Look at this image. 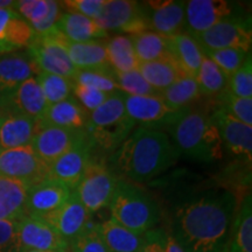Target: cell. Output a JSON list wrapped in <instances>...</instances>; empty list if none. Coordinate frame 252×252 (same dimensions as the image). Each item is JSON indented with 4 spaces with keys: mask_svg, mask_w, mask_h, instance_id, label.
Here are the masks:
<instances>
[{
    "mask_svg": "<svg viewBox=\"0 0 252 252\" xmlns=\"http://www.w3.org/2000/svg\"><path fill=\"white\" fill-rule=\"evenodd\" d=\"M236 213L234 193L206 191L176 209L172 236L185 252H222L228 249Z\"/></svg>",
    "mask_w": 252,
    "mask_h": 252,
    "instance_id": "obj_1",
    "label": "cell"
},
{
    "mask_svg": "<svg viewBox=\"0 0 252 252\" xmlns=\"http://www.w3.org/2000/svg\"><path fill=\"white\" fill-rule=\"evenodd\" d=\"M179 156L165 132L137 127L115 150L111 165L124 180L146 182L171 168Z\"/></svg>",
    "mask_w": 252,
    "mask_h": 252,
    "instance_id": "obj_2",
    "label": "cell"
},
{
    "mask_svg": "<svg viewBox=\"0 0 252 252\" xmlns=\"http://www.w3.org/2000/svg\"><path fill=\"white\" fill-rule=\"evenodd\" d=\"M172 141L188 159L198 162H213L222 158L223 144L219 130L210 116L188 108L167 127Z\"/></svg>",
    "mask_w": 252,
    "mask_h": 252,
    "instance_id": "obj_3",
    "label": "cell"
},
{
    "mask_svg": "<svg viewBox=\"0 0 252 252\" xmlns=\"http://www.w3.org/2000/svg\"><path fill=\"white\" fill-rule=\"evenodd\" d=\"M113 220L135 234L153 230L160 220V210L147 193L124 179H119L109 206Z\"/></svg>",
    "mask_w": 252,
    "mask_h": 252,
    "instance_id": "obj_4",
    "label": "cell"
},
{
    "mask_svg": "<svg viewBox=\"0 0 252 252\" xmlns=\"http://www.w3.org/2000/svg\"><path fill=\"white\" fill-rule=\"evenodd\" d=\"M134 126L126 112L124 94L116 91L98 109L89 113L84 131L94 145L104 150H116L134 130Z\"/></svg>",
    "mask_w": 252,
    "mask_h": 252,
    "instance_id": "obj_5",
    "label": "cell"
},
{
    "mask_svg": "<svg viewBox=\"0 0 252 252\" xmlns=\"http://www.w3.org/2000/svg\"><path fill=\"white\" fill-rule=\"evenodd\" d=\"M117 181L118 178L108 166L98 161H90L74 189V194L87 212L93 215L104 208H109Z\"/></svg>",
    "mask_w": 252,
    "mask_h": 252,
    "instance_id": "obj_6",
    "label": "cell"
},
{
    "mask_svg": "<svg viewBox=\"0 0 252 252\" xmlns=\"http://www.w3.org/2000/svg\"><path fill=\"white\" fill-rule=\"evenodd\" d=\"M0 176L31 186L49 178V166L31 146L2 150L0 152Z\"/></svg>",
    "mask_w": 252,
    "mask_h": 252,
    "instance_id": "obj_7",
    "label": "cell"
},
{
    "mask_svg": "<svg viewBox=\"0 0 252 252\" xmlns=\"http://www.w3.org/2000/svg\"><path fill=\"white\" fill-rule=\"evenodd\" d=\"M204 49H238L251 53L250 18H232L215 25L203 33L191 35Z\"/></svg>",
    "mask_w": 252,
    "mask_h": 252,
    "instance_id": "obj_8",
    "label": "cell"
},
{
    "mask_svg": "<svg viewBox=\"0 0 252 252\" xmlns=\"http://www.w3.org/2000/svg\"><path fill=\"white\" fill-rule=\"evenodd\" d=\"M27 48V53L40 71L59 75L69 80H72L77 72L63 46L62 35L58 31L49 35H35Z\"/></svg>",
    "mask_w": 252,
    "mask_h": 252,
    "instance_id": "obj_9",
    "label": "cell"
},
{
    "mask_svg": "<svg viewBox=\"0 0 252 252\" xmlns=\"http://www.w3.org/2000/svg\"><path fill=\"white\" fill-rule=\"evenodd\" d=\"M97 23L106 33L123 32L132 35L150 30L146 5L132 0H106Z\"/></svg>",
    "mask_w": 252,
    "mask_h": 252,
    "instance_id": "obj_10",
    "label": "cell"
},
{
    "mask_svg": "<svg viewBox=\"0 0 252 252\" xmlns=\"http://www.w3.org/2000/svg\"><path fill=\"white\" fill-rule=\"evenodd\" d=\"M124 104L128 117L140 127L152 128L165 126L167 128L186 109L176 110L169 106L160 94L156 96H127L124 94Z\"/></svg>",
    "mask_w": 252,
    "mask_h": 252,
    "instance_id": "obj_11",
    "label": "cell"
},
{
    "mask_svg": "<svg viewBox=\"0 0 252 252\" xmlns=\"http://www.w3.org/2000/svg\"><path fill=\"white\" fill-rule=\"evenodd\" d=\"M18 244L21 251L69 252V244L42 219L24 216L18 220Z\"/></svg>",
    "mask_w": 252,
    "mask_h": 252,
    "instance_id": "obj_12",
    "label": "cell"
},
{
    "mask_svg": "<svg viewBox=\"0 0 252 252\" xmlns=\"http://www.w3.org/2000/svg\"><path fill=\"white\" fill-rule=\"evenodd\" d=\"M241 17L235 6L225 0H190L186 1V33H203L228 19Z\"/></svg>",
    "mask_w": 252,
    "mask_h": 252,
    "instance_id": "obj_13",
    "label": "cell"
},
{
    "mask_svg": "<svg viewBox=\"0 0 252 252\" xmlns=\"http://www.w3.org/2000/svg\"><path fill=\"white\" fill-rule=\"evenodd\" d=\"M87 137L86 131H75L48 125H37L31 146L43 162L50 166L55 160Z\"/></svg>",
    "mask_w": 252,
    "mask_h": 252,
    "instance_id": "obj_14",
    "label": "cell"
},
{
    "mask_svg": "<svg viewBox=\"0 0 252 252\" xmlns=\"http://www.w3.org/2000/svg\"><path fill=\"white\" fill-rule=\"evenodd\" d=\"M94 146L93 140L87 134L84 139L49 166V178L60 181L74 191L91 161V149Z\"/></svg>",
    "mask_w": 252,
    "mask_h": 252,
    "instance_id": "obj_15",
    "label": "cell"
},
{
    "mask_svg": "<svg viewBox=\"0 0 252 252\" xmlns=\"http://www.w3.org/2000/svg\"><path fill=\"white\" fill-rule=\"evenodd\" d=\"M71 193L67 186L52 178L31 186L27 190L25 216L42 219L67 202Z\"/></svg>",
    "mask_w": 252,
    "mask_h": 252,
    "instance_id": "obj_16",
    "label": "cell"
},
{
    "mask_svg": "<svg viewBox=\"0 0 252 252\" xmlns=\"http://www.w3.org/2000/svg\"><path fill=\"white\" fill-rule=\"evenodd\" d=\"M219 130L222 144L235 157L251 161L252 126H249L229 115L223 108H217L212 116Z\"/></svg>",
    "mask_w": 252,
    "mask_h": 252,
    "instance_id": "obj_17",
    "label": "cell"
},
{
    "mask_svg": "<svg viewBox=\"0 0 252 252\" xmlns=\"http://www.w3.org/2000/svg\"><path fill=\"white\" fill-rule=\"evenodd\" d=\"M90 219L91 215L82 206L74 191L63 206L42 217L68 244L89 228Z\"/></svg>",
    "mask_w": 252,
    "mask_h": 252,
    "instance_id": "obj_18",
    "label": "cell"
},
{
    "mask_svg": "<svg viewBox=\"0 0 252 252\" xmlns=\"http://www.w3.org/2000/svg\"><path fill=\"white\" fill-rule=\"evenodd\" d=\"M146 7L150 31L168 39L186 32V1H147Z\"/></svg>",
    "mask_w": 252,
    "mask_h": 252,
    "instance_id": "obj_19",
    "label": "cell"
},
{
    "mask_svg": "<svg viewBox=\"0 0 252 252\" xmlns=\"http://www.w3.org/2000/svg\"><path fill=\"white\" fill-rule=\"evenodd\" d=\"M35 62L28 53H9L0 58V96L9 98L19 86L40 74Z\"/></svg>",
    "mask_w": 252,
    "mask_h": 252,
    "instance_id": "obj_20",
    "label": "cell"
},
{
    "mask_svg": "<svg viewBox=\"0 0 252 252\" xmlns=\"http://www.w3.org/2000/svg\"><path fill=\"white\" fill-rule=\"evenodd\" d=\"M0 149L30 146L37 130V122L4 106L0 110Z\"/></svg>",
    "mask_w": 252,
    "mask_h": 252,
    "instance_id": "obj_21",
    "label": "cell"
},
{
    "mask_svg": "<svg viewBox=\"0 0 252 252\" xmlns=\"http://www.w3.org/2000/svg\"><path fill=\"white\" fill-rule=\"evenodd\" d=\"M15 11L33 28L35 35L55 33L56 23L61 15V2L54 0H20L15 2Z\"/></svg>",
    "mask_w": 252,
    "mask_h": 252,
    "instance_id": "obj_22",
    "label": "cell"
},
{
    "mask_svg": "<svg viewBox=\"0 0 252 252\" xmlns=\"http://www.w3.org/2000/svg\"><path fill=\"white\" fill-rule=\"evenodd\" d=\"M34 37L33 28L14 8H0V50L2 53L28 47Z\"/></svg>",
    "mask_w": 252,
    "mask_h": 252,
    "instance_id": "obj_23",
    "label": "cell"
},
{
    "mask_svg": "<svg viewBox=\"0 0 252 252\" xmlns=\"http://www.w3.org/2000/svg\"><path fill=\"white\" fill-rule=\"evenodd\" d=\"M4 106H8L17 112L39 122L45 115L48 104L36 77H32L18 87V89L6 100Z\"/></svg>",
    "mask_w": 252,
    "mask_h": 252,
    "instance_id": "obj_24",
    "label": "cell"
},
{
    "mask_svg": "<svg viewBox=\"0 0 252 252\" xmlns=\"http://www.w3.org/2000/svg\"><path fill=\"white\" fill-rule=\"evenodd\" d=\"M88 113L78 102L69 97L62 102L48 105L43 117L37 122V125H48L68 130L84 131L88 123Z\"/></svg>",
    "mask_w": 252,
    "mask_h": 252,
    "instance_id": "obj_25",
    "label": "cell"
},
{
    "mask_svg": "<svg viewBox=\"0 0 252 252\" xmlns=\"http://www.w3.org/2000/svg\"><path fill=\"white\" fill-rule=\"evenodd\" d=\"M56 30L70 42H89L108 35L96 20L70 11L61 13Z\"/></svg>",
    "mask_w": 252,
    "mask_h": 252,
    "instance_id": "obj_26",
    "label": "cell"
},
{
    "mask_svg": "<svg viewBox=\"0 0 252 252\" xmlns=\"http://www.w3.org/2000/svg\"><path fill=\"white\" fill-rule=\"evenodd\" d=\"M62 43L77 70L110 67L106 58L105 43L100 42L99 40L89 42H70L62 36Z\"/></svg>",
    "mask_w": 252,
    "mask_h": 252,
    "instance_id": "obj_27",
    "label": "cell"
},
{
    "mask_svg": "<svg viewBox=\"0 0 252 252\" xmlns=\"http://www.w3.org/2000/svg\"><path fill=\"white\" fill-rule=\"evenodd\" d=\"M28 186L0 176V220H18L25 216Z\"/></svg>",
    "mask_w": 252,
    "mask_h": 252,
    "instance_id": "obj_28",
    "label": "cell"
},
{
    "mask_svg": "<svg viewBox=\"0 0 252 252\" xmlns=\"http://www.w3.org/2000/svg\"><path fill=\"white\" fill-rule=\"evenodd\" d=\"M97 229L109 252H138L144 242L145 234H135L112 219L97 224Z\"/></svg>",
    "mask_w": 252,
    "mask_h": 252,
    "instance_id": "obj_29",
    "label": "cell"
},
{
    "mask_svg": "<svg viewBox=\"0 0 252 252\" xmlns=\"http://www.w3.org/2000/svg\"><path fill=\"white\" fill-rule=\"evenodd\" d=\"M173 59L187 76H196L203 60V52L198 42L190 34L182 33L169 39Z\"/></svg>",
    "mask_w": 252,
    "mask_h": 252,
    "instance_id": "obj_30",
    "label": "cell"
},
{
    "mask_svg": "<svg viewBox=\"0 0 252 252\" xmlns=\"http://www.w3.org/2000/svg\"><path fill=\"white\" fill-rule=\"evenodd\" d=\"M128 36H130L135 55L140 63L173 59L168 37L160 35L150 30Z\"/></svg>",
    "mask_w": 252,
    "mask_h": 252,
    "instance_id": "obj_31",
    "label": "cell"
},
{
    "mask_svg": "<svg viewBox=\"0 0 252 252\" xmlns=\"http://www.w3.org/2000/svg\"><path fill=\"white\" fill-rule=\"evenodd\" d=\"M138 70L145 81L159 93L171 87L176 80L185 75L174 59L143 62L138 67Z\"/></svg>",
    "mask_w": 252,
    "mask_h": 252,
    "instance_id": "obj_32",
    "label": "cell"
},
{
    "mask_svg": "<svg viewBox=\"0 0 252 252\" xmlns=\"http://www.w3.org/2000/svg\"><path fill=\"white\" fill-rule=\"evenodd\" d=\"M228 252H252V201L248 194L236 213Z\"/></svg>",
    "mask_w": 252,
    "mask_h": 252,
    "instance_id": "obj_33",
    "label": "cell"
},
{
    "mask_svg": "<svg viewBox=\"0 0 252 252\" xmlns=\"http://www.w3.org/2000/svg\"><path fill=\"white\" fill-rule=\"evenodd\" d=\"M109 65L115 71L126 72L137 70L140 62L135 55L133 45L128 35L118 34L105 42Z\"/></svg>",
    "mask_w": 252,
    "mask_h": 252,
    "instance_id": "obj_34",
    "label": "cell"
},
{
    "mask_svg": "<svg viewBox=\"0 0 252 252\" xmlns=\"http://www.w3.org/2000/svg\"><path fill=\"white\" fill-rule=\"evenodd\" d=\"M201 91L194 77L184 75L171 87L160 93V97L173 109L182 110L200 97Z\"/></svg>",
    "mask_w": 252,
    "mask_h": 252,
    "instance_id": "obj_35",
    "label": "cell"
},
{
    "mask_svg": "<svg viewBox=\"0 0 252 252\" xmlns=\"http://www.w3.org/2000/svg\"><path fill=\"white\" fill-rule=\"evenodd\" d=\"M195 80L201 94L208 96L222 94L228 89V76L206 55L203 56Z\"/></svg>",
    "mask_w": 252,
    "mask_h": 252,
    "instance_id": "obj_36",
    "label": "cell"
},
{
    "mask_svg": "<svg viewBox=\"0 0 252 252\" xmlns=\"http://www.w3.org/2000/svg\"><path fill=\"white\" fill-rule=\"evenodd\" d=\"M36 81L48 105L60 103L71 97L74 83L69 78L41 71L36 76Z\"/></svg>",
    "mask_w": 252,
    "mask_h": 252,
    "instance_id": "obj_37",
    "label": "cell"
},
{
    "mask_svg": "<svg viewBox=\"0 0 252 252\" xmlns=\"http://www.w3.org/2000/svg\"><path fill=\"white\" fill-rule=\"evenodd\" d=\"M71 81L75 84L93 87L94 89L104 91L106 94H113L116 91H119L115 70L111 67L77 70Z\"/></svg>",
    "mask_w": 252,
    "mask_h": 252,
    "instance_id": "obj_38",
    "label": "cell"
},
{
    "mask_svg": "<svg viewBox=\"0 0 252 252\" xmlns=\"http://www.w3.org/2000/svg\"><path fill=\"white\" fill-rule=\"evenodd\" d=\"M116 81L118 84V90L127 96H156L160 94L159 91L153 89L145 81L139 70H132L126 72L115 71Z\"/></svg>",
    "mask_w": 252,
    "mask_h": 252,
    "instance_id": "obj_39",
    "label": "cell"
},
{
    "mask_svg": "<svg viewBox=\"0 0 252 252\" xmlns=\"http://www.w3.org/2000/svg\"><path fill=\"white\" fill-rule=\"evenodd\" d=\"M203 54L209 58L215 64L228 76H231L236 70L241 68L248 55L238 49H204Z\"/></svg>",
    "mask_w": 252,
    "mask_h": 252,
    "instance_id": "obj_40",
    "label": "cell"
},
{
    "mask_svg": "<svg viewBox=\"0 0 252 252\" xmlns=\"http://www.w3.org/2000/svg\"><path fill=\"white\" fill-rule=\"evenodd\" d=\"M228 91L242 98H252V61L251 53L238 70L228 78Z\"/></svg>",
    "mask_w": 252,
    "mask_h": 252,
    "instance_id": "obj_41",
    "label": "cell"
},
{
    "mask_svg": "<svg viewBox=\"0 0 252 252\" xmlns=\"http://www.w3.org/2000/svg\"><path fill=\"white\" fill-rule=\"evenodd\" d=\"M222 106L229 115L249 126H252V98H242L230 94L228 89L222 94Z\"/></svg>",
    "mask_w": 252,
    "mask_h": 252,
    "instance_id": "obj_42",
    "label": "cell"
},
{
    "mask_svg": "<svg viewBox=\"0 0 252 252\" xmlns=\"http://www.w3.org/2000/svg\"><path fill=\"white\" fill-rule=\"evenodd\" d=\"M71 252H109L96 225H90L86 231L69 243Z\"/></svg>",
    "mask_w": 252,
    "mask_h": 252,
    "instance_id": "obj_43",
    "label": "cell"
},
{
    "mask_svg": "<svg viewBox=\"0 0 252 252\" xmlns=\"http://www.w3.org/2000/svg\"><path fill=\"white\" fill-rule=\"evenodd\" d=\"M72 94H75V99L88 113L98 109L103 103L106 102L111 94H106L104 91L94 89L93 87L83 86V84H75L72 87Z\"/></svg>",
    "mask_w": 252,
    "mask_h": 252,
    "instance_id": "obj_44",
    "label": "cell"
},
{
    "mask_svg": "<svg viewBox=\"0 0 252 252\" xmlns=\"http://www.w3.org/2000/svg\"><path fill=\"white\" fill-rule=\"evenodd\" d=\"M61 4L70 12H75L97 21L102 14L106 0H67Z\"/></svg>",
    "mask_w": 252,
    "mask_h": 252,
    "instance_id": "obj_45",
    "label": "cell"
},
{
    "mask_svg": "<svg viewBox=\"0 0 252 252\" xmlns=\"http://www.w3.org/2000/svg\"><path fill=\"white\" fill-rule=\"evenodd\" d=\"M17 228L18 220H0V252H20Z\"/></svg>",
    "mask_w": 252,
    "mask_h": 252,
    "instance_id": "obj_46",
    "label": "cell"
},
{
    "mask_svg": "<svg viewBox=\"0 0 252 252\" xmlns=\"http://www.w3.org/2000/svg\"><path fill=\"white\" fill-rule=\"evenodd\" d=\"M166 236L162 230H150L145 234L138 252H166Z\"/></svg>",
    "mask_w": 252,
    "mask_h": 252,
    "instance_id": "obj_47",
    "label": "cell"
},
{
    "mask_svg": "<svg viewBox=\"0 0 252 252\" xmlns=\"http://www.w3.org/2000/svg\"><path fill=\"white\" fill-rule=\"evenodd\" d=\"M166 252H185L172 235L166 236Z\"/></svg>",
    "mask_w": 252,
    "mask_h": 252,
    "instance_id": "obj_48",
    "label": "cell"
},
{
    "mask_svg": "<svg viewBox=\"0 0 252 252\" xmlns=\"http://www.w3.org/2000/svg\"><path fill=\"white\" fill-rule=\"evenodd\" d=\"M15 2L13 0H0V8H14Z\"/></svg>",
    "mask_w": 252,
    "mask_h": 252,
    "instance_id": "obj_49",
    "label": "cell"
},
{
    "mask_svg": "<svg viewBox=\"0 0 252 252\" xmlns=\"http://www.w3.org/2000/svg\"><path fill=\"white\" fill-rule=\"evenodd\" d=\"M4 105H5V100H4V98H2L1 96H0V110L4 108Z\"/></svg>",
    "mask_w": 252,
    "mask_h": 252,
    "instance_id": "obj_50",
    "label": "cell"
},
{
    "mask_svg": "<svg viewBox=\"0 0 252 252\" xmlns=\"http://www.w3.org/2000/svg\"><path fill=\"white\" fill-rule=\"evenodd\" d=\"M21 252H55V251H35V250H27V251H21Z\"/></svg>",
    "mask_w": 252,
    "mask_h": 252,
    "instance_id": "obj_51",
    "label": "cell"
},
{
    "mask_svg": "<svg viewBox=\"0 0 252 252\" xmlns=\"http://www.w3.org/2000/svg\"><path fill=\"white\" fill-rule=\"evenodd\" d=\"M222 252H228V249H225V250H223Z\"/></svg>",
    "mask_w": 252,
    "mask_h": 252,
    "instance_id": "obj_52",
    "label": "cell"
},
{
    "mask_svg": "<svg viewBox=\"0 0 252 252\" xmlns=\"http://www.w3.org/2000/svg\"><path fill=\"white\" fill-rule=\"evenodd\" d=\"M0 54H2V52H1V50H0Z\"/></svg>",
    "mask_w": 252,
    "mask_h": 252,
    "instance_id": "obj_53",
    "label": "cell"
},
{
    "mask_svg": "<svg viewBox=\"0 0 252 252\" xmlns=\"http://www.w3.org/2000/svg\"><path fill=\"white\" fill-rule=\"evenodd\" d=\"M1 151H2V150H1V149H0V152H1Z\"/></svg>",
    "mask_w": 252,
    "mask_h": 252,
    "instance_id": "obj_54",
    "label": "cell"
},
{
    "mask_svg": "<svg viewBox=\"0 0 252 252\" xmlns=\"http://www.w3.org/2000/svg\"><path fill=\"white\" fill-rule=\"evenodd\" d=\"M0 115H1V113H0Z\"/></svg>",
    "mask_w": 252,
    "mask_h": 252,
    "instance_id": "obj_55",
    "label": "cell"
}]
</instances>
